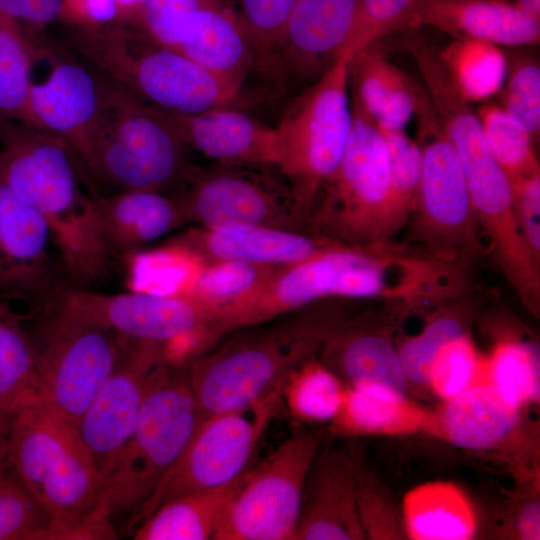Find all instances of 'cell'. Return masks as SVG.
<instances>
[{
    "instance_id": "cb8c5ba5",
    "label": "cell",
    "mask_w": 540,
    "mask_h": 540,
    "mask_svg": "<svg viewBox=\"0 0 540 540\" xmlns=\"http://www.w3.org/2000/svg\"><path fill=\"white\" fill-rule=\"evenodd\" d=\"M330 423L333 433L349 437L422 433L438 438L436 411L383 387L346 385L341 408Z\"/></svg>"
},
{
    "instance_id": "b9f144b4",
    "label": "cell",
    "mask_w": 540,
    "mask_h": 540,
    "mask_svg": "<svg viewBox=\"0 0 540 540\" xmlns=\"http://www.w3.org/2000/svg\"><path fill=\"white\" fill-rule=\"evenodd\" d=\"M297 0H237L234 9L258 72L276 46Z\"/></svg>"
},
{
    "instance_id": "2e32d148",
    "label": "cell",
    "mask_w": 540,
    "mask_h": 540,
    "mask_svg": "<svg viewBox=\"0 0 540 540\" xmlns=\"http://www.w3.org/2000/svg\"><path fill=\"white\" fill-rule=\"evenodd\" d=\"M47 46L52 69L30 92L34 126L66 141L83 160L104 122L114 84L85 60L52 54Z\"/></svg>"
},
{
    "instance_id": "681fc988",
    "label": "cell",
    "mask_w": 540,
    "mask_h": 540,
    "mask_svg": "<svg viewBox=\"0 0 540 540\" xmlns=\"http://www.w3.org/2000/svg\"><path fill=\"white\" fill-rule=\"evenodd\" d=\"M82 28H100L121 21L115 0H62V17Z\"/></svg>"
},
{
    "instance_id": "3957f363",
    "label": "cell",
    "mask_w": 540,
    "mask_h": 540,
    "mask_svg": "<svg viewBox=\"0 0 540 540\" xmlns=\"http://www.w3.org/2000/svg\"><path fill=\"white\" fill-rule=\"evenodd\" d=\"M70 47L114 85L161 110L196 114L228 107L240 92L134 23L80 27Z\"/></svg>"
},
{
    "instance_id": "f546056e",
    "label": "cell",
    "mask_w": 540,
    "mask_h": 540,
    "mask_svg": "<svg viewBox=\"0 0 540 540\" xmlns=\"http://www.w3.org/2000/svg\"><path fill=\"white\" fill-rule=\"evenodd\" d=\"M245 472L223 486L184 494L164 502L139 524L133 538L135 540L213 539L221 515L241 484Z\"/></svg>"
},
{
    "instance_id": "f5cc1de1",
    "label": "cell",
    "mask_w": 540,
    "mask_h": 540,
    "mask_svg": "<svg viewBox=\"0 0 540 540\" xmlns=\"http://www.w3.org/2000/svg\"><path fill=\"white\" fill-rule=\"evenodd\" d=\"M120 11L121 21L134 23L145 0H115Z\"/></svg>"
},
{
    "instance_id": "ac0fdd59",
    "label": "cell",
    "mask_w": 540,
    "mask_h": 540,
    "mask_svg": "<svg viewBox=\"0 0 540 540\" xmlns=\"http://www.w3.org/2000/svg\"><path fill=\"white\" fill-rule=\"evenodd\" d=\"M51 246L43 216L0 179V292L35 303L63 297Z\"/></svg>"
},
{
    "instance_id": "6da1fadb",
    "label": "cell",
    "mask_w": 540,
    "mask_h": 540,
    "mask_svg": "<svg viewBox=\"0 0 540 540\" xmlns=\"http://www.w3.org/2000/svg\"><path fill=\"white\" fill-rule=\"evenodd\" d=\"M8 464L15 481L46 512L54 539L114 538L101 477L74 426L39 404L15 414Z\"/></svg>"
},
{
    "instance_id": "ee69618b",
    "label": "cell",
    "mask_w": 540,
    "mask_h": 540,
    "mask_svg": "<svg viewBox=\"0 0 540 540\" xmlns=\"http://www.w3.org/2000/svg\"><path fill=\"white\" fill-rule=\"evenodd\" d=\"M54 539L44 509L17 482H0V540Z\"/></svg>"
},
{
    "instance_id": "9f6ffc18",
    "label": "cell",
    "mask_w": 540,
    "mask_h": 540,
    "mask_svg": "<svg viewBox=\"0 0 540 540\" xmlns=\"http://www.w3.org/2000/svg\"><path fill=\"white\" fill-rule=\"evenodd\" d=\"M508 1V0H507Z\"/></svg>"
},
{
    "instance_id": "d4e9b609",
    "label": "cell",
    "mask_w": 540,
    "mask_h": 540,
    "mask_svg": "<svg viewBox=\"0 0 540 540\" xmlns=\"http://www.w3.org/2000/svg\"><path fill=\"white\" fill-rule=\"evenodd\" d=\"M351 106L382 130H404L414 115L424 87L392 64L376 42L351 57Z\"/></svg>"
},
{
    "instance_id": "c3c4849f",
    "label": "cell",
    "mask_w": 540,
    "mask_h": 540,
    "mask_svg": "<svg viewBox=\"0 0 540 540\" xmlns=\"http://www.w3.org/2000/svg\"><path fill=\"white\" fill-rule=\"evenodd\" d=\"M62 0H0V18L37 30L61 19Z\"/></svg>"
},
{
    "instance_id": "ba28073f",
    "label": "cell",
    "mask_w": 540,
    "mask_h": 540,
    "mask_svg": "<svg viewBox=\"0 0 540 540\" xmlns=\"http://www.w3.org/2000/svg\"><path fill=\"white\" fill-rule=\"evenodd\" d=\"M375 270L362 251L332 244L297 263L280 266L256 291L217 311L204 331L207 345L330 299H366Z\"/></svg>"
},
{
    "instance_id": "52a82bcc",
    "label": "cell",
    "mask_w": 540,
    "mask_h": 540,
    "mask_svg": "<svg viewBox=\"0 0 540 540\" xmlns=\"http://www.w3.org/2000/svg\"><path fill=\"white\" fill-rule=\"evenodd\" d=\"M350 60L351 55L342 52L317 81L292 99L275 127L277 168L307 220L338 167L351 132Z\"/></svg>"
},
{
    "instance_id": "f907efd6",
    "label": "cell",
    "mask_w": 540,
    "mask_h": 540,
    "mask_svg": "<svg viewBox=\"0 0 540 540\" xmlns=\"http://www.w3.org/2000/svg\"><path fill=\"white\" fill-rule=\"evenodd\" d=\"M515 535L523 540L540 538V504L539 500L530 498L520 504L512 520Z\"/></svg>"
},
{
    "instance_id": "60d3db41",
    "label": "cell",
    "mask_w": 540,
    "mask_h": 540,
    "mask_svg": "<svg viewBox=\"0 0 540 540\" xmlns=\"http://www.w3.org/2000/svg\"><path fill=\"white\" fill-rule=\"evenodd\" d=\"M355 492L359 519L366 539H404L400 512L384 484L355 457Z\"/></svg>"
},
{
    "instance_id": "603a6c76",
    "label": "cell",
    "mask_w": 540,
    "mask_h": 540,
    "mask_svg": "<svg viewBox=\"0 0 540 540\" xmlns=\"http://www.w3.org/2000/svg\"><path fill=\"white\" fill-rule=\"evenodd\" d=\"M93 196L109 255L143 247L187 222L177 196L147 190L105 195L97 188Z\"/></svg>"
},
{
    "instance_id": "4dcf8cb0",
    "label": "cell",
    "mask_w": 540,
    "mask_h": 540,
    "mask_svg": "<svg viewBox=\"0 0 540 540\" xmlns=\"http://www.w3.org/2000/svg\"><path fill=\"white\" fill-rule=\"evenodd\" d=\"M279 267L241 261L200 264L175 294L199 306L208 324L213 314L256 291Z\"/></svg>"
},
{
    "instance_id": "ab89813d",
    "label": "cell",
    "mask_w": 540,
    "mask_h": 540,
    "mask_svg": "<svg viewBox=\"0 0 540 540\" xmlns=\"http://www.w3.org/2000/svg\"><path fill=\"white\" fill-rule=\"evenodd\" d=\"M481 355L469 333L463 332L445 342L435 355L427 388L442 402L449 401L481 377Z\"/></svg>"
},
{
    "instance_id": "f35d334b",
    "label": "cell",
    "mask_w": 540,
    "mask_h": 540,
    "mask_svg": "<svg viewBox=\"0 0 540 540\" xmlns=\"http://www.w3.org/2000/svg\"><path fill=\"white\" fill-rule=\"evenodd\" d=\"M389 154L392 222L397 233L411 216L419 191L422 152L404 130H382Z\"/></svg>"
},
{
    "instance_id": "bcb514c9",
    "label": "cell",
    "mask_w": 540,
    "mask_h": 540,
    "mask_svg": "<svg viewBox=\"0 0 540 540\" xmlns=\"http://www.w3.org/2000/svg\"><path fill=\"white\" fill-rule=\"evenodd\" d=\"M211 0H145L134 22L151 39L176 49L198 11Z\"/></svg>"
},
{
    "instance_id": "5bb4252c",
    "label": "cell",
    "mask_w": 540,
    "mask_h": 540,
    "mask_svg": "<svg viewBox=\"0 0 540 540\" xmlns=\"http://www.w3.org/2000/svg\"><path fill=\"white\" fill-rule=\"evenodd\" d=\"M119 338L112 372L74 427L102 486L111 462L136 426L156 370L166 361L162 344Z\"/></svg>"
},
{
    "instance_id": "f1b7e54d",
    "label": "cell",
    "mask_w": 540,
    "mask_h": 540,
    "mask_svg": "<svg viewBox=\"0 0 540 540\" xmlns=\"http://www.w3.org/2000/svg\"><path fill=\"white\" fill-rule=\"evenodd\" d=\"M400 516L405 537L412 540H468L479 528L472 500L450 481H429L408 490Z\"/></svg>"
},
{
    "instance_id": "ffe728a7",
    "label": "cell",
    "mask_w": 540,
    "mask_h": 540,
    "mask_svg": "<svg viewBox=\"0 0 540 540\" xmlns=\"http://www.w3.org/2000/svg\"><path fill=\"white\" fill-rule=\"evenodd\" d=\"M158 110L189 148L218 163L278 165L275 127L246 113L230 106L196 114Z\"/></svg>"
},
{
    "instance_id": "d6a6232c",
    "label": "cell",
    "mask_w": 540,
    "mask_h": 540,
    "mask_svg": "<svg viewBox=\"0 0 540 540\" xmlns=\"http://www.w3.org/2000/svg\"><path fill=\"white\" fill-rule=\"evenodd\" d=\"M38 54L37 42L24 27L0 18V120L35 127L30 92Z\"/></svg>"
},
{
    "instance_id": "11a10c76",
    "label": "cell",
    "mask_w": 540,
    "mask_h": 540,
    "mask_svg": "<svg viewBox=\"0 0 540 540\" xmlns=\"http://www.w3.org/2000/svg\"><path fill=\"white\" fill-rule=\"evenodd\" d=\"M10 314L6 308L0 303V315Z\"/></svg>"
},
{
    "instance_id": "74e56055",
    "label": "cell",
    "mask_w": 540,
    "mask_h": 540,
    "mask_svg": "<svg viewBox=\"0 0 540 540\" xmlns=\"http://www.w3.org/2000/svg\"><path fill=\"white\" fill-rule=\"evenodd\" d=\"M517 48L506 53L507 74L498 104L535 140L540 131V64L534 53Z\"/></svg>"
},
{
    "instance_id": "8992f818",
    "label": "cell",
    "mask_w": 540,
    "mask_h": 540,
    "mask_svg": "<svg viewBox=\"0 0 540 540\" xmlns=\"http://www.w3.org/2000/svg\"><path fill=\"white\" fill-rule=\"evenodd\" d=\"M188 148L157 108L114 85L104 122L82 161L95 184L164 193L179 191L191 175Z\"/></svg>"
},
{
    "instance_id": "9c48e42d",
    "label": "cell",
    "mask_w": 540,
    "mask_h": 540,
    "mask_svg": "<svg viewBox=\"0 0 540 540\" xmlns=\"http://www.w3.org/2000/svg\"><path fill=\"white\" fill-rule=\"evenodd\" d=\"M414 115L422 172L413 215L414 232L450 263L477 247L479 221L459 158L424 87Z\"/></svg>"
},
{
    "instance_id": "30bf717a",
    "label": "cell",
    "mask_w": 540,
    "mask_h": 540,
    "mask_svg": "<svg viewBox=\"0 0 540 540\" xmlns=\"http://www.w3.org/2000/svg\"><path fill=\"white\" fill-rule=\"evenodd\" d=\"M321 441L317 433L293 434L259 466L246 470L213 539H294L307 478Z\"/></svg>"
},
{
    "instance_id": "83f0119b",
    "label": "cell",
    "mask_w": 540,
    "mask_h": 540,
    "mask_svg": "<svg viewBox=\"0 0 540 540\" xmlns=\"http://www.w3.org/2000/svg\"><path fill=\"white\" fill-rule=\"evenodd\" d=\"M322 361L345 385L383 387L408 394L409 383L398 350L378 332L345 323L320 350Z\"/></svg>"
},
{
    "instance_id": "9a60e30c",
    "label": "cell",
    "mask_w": 540,
    "mask_h": 540,
    "mask_svg": "<svg viewBox=\"0 0 540 540\" xmlns=\"http://www.w3.org/2000/svg\"><path fill=\"white\" fill-rule=\"evenodd\" d=\"M359 0H297L283 32L257 72L276 94L294 98L317 81L341 55Z\"/></svg>"
},
{
    "instance_id": "277c9868",
    "label": "cell",
    "mask_w": 540,
    "mask_h": 540,
    "mask_svg": "<svg viewBox=\"0 0 540 540\" xmlns=\"http://www.w3.org/2000/svg\"><path fill=\"white\" fill-rule=\"evenodd\" d=\"M198 421L187 369L176 370L164 361L136 426L103 478L102 504L110 521L138 512L183 453Z\"/></svg>"
},
{
    "instance_id": "44dd1931",
    "label": "cell",
    "mask_w": 540,
    "mask_h": 540,
    "mask_svg": "<svg viewBox=\"0 0 540 540\" xmlns=\"http://www.w3.org/2000/svg\"><path fill=\"white\" fill-rule=\"evenodd\" d=\"M436 28L454 39H476L498 46L539 44L540 19L507 0H418L406 29Z\"/></svg>"
},
{
    "instance_id": "7402d4cb",
    "label": "cell",
    "mask_w": 540,
    "mask_h": 540,
    "mask_svg": "<svg viewBox=\"0 0 540 540\" xmlns=\"http://www.w3.org/2000/svg\"><path fill=\"white\" fill-rule=\"evenodd\" d=\"M354 460L336 451L316 456L295 540L366 539L356 503Z\"/></svg>"
},
{
    "instance_id": "7c38bea8",
    "label": "cell",
    "mask_w": 540,
    "mask_h": 540,
    "mask_svg": "<svg viewBox=\"0 0 540 540\" xmlns=\"http://www.w3.org/2000/svg\"><path fill=\"white\" fill-rule=\"evenodd\" d=\"M280 383L250 407L199 419L183 453L138 510L140 524L166 501L214 489L238 478L282 403Z\"/></svg>"
},
{
    "instance_id": "1f68e13d",
    "label": "cell",
    "mask_w": 540,
    "mask_h": 540,
    "mask_svg": "<svg viewBox=\"0 0 540 540\" xmlns=\"http://www.w3.org/2000/svg\"><path fill=\"white\" fill-rule=\"evenodd\" d=\"M438 56L462 97L485 102L500 93L507 74L506 53L496 44L476 39H454Z\"/></svg>"
},
{
    "instance_id": "4fadbf2b",
    "label": "cell",
    "mask_w": 540,
    "mask_h": 540,
    "mask_svg": "<svg viewBox=\"0 0 540 540\" xmlns=\"http://www.w3.org/2000/svg\"><path fill=\"white\" fill-rule=\"evenodd\" d=\"M37 354L38 404L75 427L112 372L119 335L61 307Z\"/></svg>"
},
{
    "instance_id": "f6af8a7d",
    "label": "cell",
    "mask_w": 540,
    "mask_h": 540,
    "mask_svg": "<svg viewBox=\"0 0 540 540\" xmlns=\"http://www.w3.org/2000/svg\"><path fill=\"white\" fill-rule=\"evenodd\" d=\"M417 1L359 0L356 19L342 52L352 57L385 36L406 29Z\"/></svg>"
},
{
    "instance_id": "7bdbcfd3",
    "label": "cell",
    "mask_w": 540,
    "mask_h": 540,
    "mask_svg": "<svg viewBox=\"0 0 540 540\" xmlns=\"http://www.w3.org/2000/svg\"><path fill=\"white\" fill-rule=\"evenodd\" d=\"M466 331L458 317L443 314L432 318L418 334L406 338L397 350L409 385L427 388L429 370L440 347Z\"/></svg>"
},
{
    "instance_id": "e575fe53",
    "label": "cell",
    "mask_w": 540,
    "mask_h": 540,
    "mask_svg": "<svg viewBox=\"0 0 540 540\" xmlns=\"http://www.w3.org/2000/svg\"><path fill=\"white\" fill-rule=\"evenodd\" d=\"M38 402L37 353L11 314L0 315V410L15 415Z\"/></svg>"
},
{
    "instance_id": "7dc6e473",
    "label": "cell",
    "mask_w": 540,
    "mask_h": 540,
    "mask_svg": "<svg viewBox=\"0 0 540 540\" xmlns=\"http://www.w3.org/2000/svg\"><path fill=\"white\" fill-rule=\"evenodd\" d=\"M514 211L522 237L540 263V171L510 183Z\"/></svg>"
},
{
    "instance_id": "db71d44e",
    "label": "cell",
    "mask_w": 540,
    "mask_h": 540,
    "mask_svg": "<svg viewBox=\"0 0 540 540\" xmlns=\"http://www.w3.org/2000/svg\"><path fill=\"white\" fill-rule=\"evenodd\" d=\"M513 4L523 13L540 19V0H514Z\"/></svg>"
},
{
    "instance_id": "8d00e7d4",
    "label": "cell",
    "mask_w": 540,
    "mask_h": 540,
    "mask_svg": "<svg viewBox=\"0 0 540 540\" xmlns=\"http://www.w3.org/2000/svg\"><path fill=\"white\" fill-rule=\"evenodd\" d=\"M476 111L489 149L509 183L540 171L533 137L514 123L498 103L482 102Z\"/></svg>"
},
{
    "instance_id": "d590c367",
    "label": "cell",
    "mask_w": 540,
    "mask_h": 540,
    "mask_svg": "<svg viewBox=\"0 0 540 540\" xmlns=\"http://www.w3.org/2000/svg\"><path fill=\"white\" fill-rule=\"evenodd\" d=\"M346 385L323 362L304 361L286 377L282 400L291 414L306 422H331L344 400Z\"/></svg>"
},
{
    "instance_id": "816d5d0a",
    "label": "cell",
    "mask_w": 540,
    "mask_h": 540,
    "mask_svg": "<svg viewBox=\"0 0 540 540\" xmlns=\"http://www.w3.org/2000/svg\"><path fill=\"white\" fill-rule=\"evenodd\" d=\"M13 419V414L0 410V482L15 481L8 464V442Z\"/></svg>"
},
{
    "instance_id": "7a4b0ae2",
    "label": "cell",
    "mask_w": 540,
    "mask_h": 540,
    "mask_svg": "<svg viewBox=\"0 0 540 540\" xmlns=\"http://www.w3.org/2000/svg\"><path fill=\"white\" fill-rule=\"evenodd\" d=\"M291 314L189 361L187 372L199 419L250 407L312 358L344 324L336 307L318 302Z\"/></svg>"
},
{
    "instance_id": "8fae6325",
    "label": "cell",
    "mask_w": 540,
    "mask_h": 540,
    "mask_svg": "<svg viewBox=\"0 0 540 540\" xmlns=\"http://www.w3.org/2000/svg\"><path fill=\"white\" fill-rule=\"evenodd\" d=\"M176 196L186 221L203 228L264 226L310 233L307 218L275 166L217 162L194 167Z\"/></svg>"
},
{
    "instance_id": "4316f807",
    "label": "cell",
    "mask_w": 540,
    "mask_h": 540,
    "mask_svg": "<svg viewBox=\"0 0 540 540\" xmlns=\"http://www.w3.org/2000/svg\"><path fill=\"white\" fill-rule=\"evenodd\" d=\"M177 50L239 91L253 69L246 34L223 0H211L198 11Z\"/></svg>"
},
{
    "instance_id": "5b68a950",
    "label": "cell",
    "mask_w": 540,
    "mask_h": 540,
    "mask_svg": "<svg viewBox=\"0 0 540 540\" xmlns=\"http://www.w3.org/2000/svg\"><path fill=\"white\" fill-rule=\"evenodd\" d=\"M352 128L338 167L309 215V232L348 247L386 242L392 222L389 154L375 122L351 106Z\"/></svg>"
},
{
    "instance_id": "836d02e7",
    "label": "cell",
    "mask_w": 540,
    "mask_h": 540,
    "mask_svg": "<svg viewBox=\"0 0 540 540\" xmlns=\"http://www.w3.org/2000/svg\"><path fill=\"white\" fill-rule=\"evenodd\" d=\"M481 378L517 408L523 410L539 402L538 345L516 338L500 340L488 355L483 356Z\"/></svg>"
},
{
    "instance_id": "e0dca14e",
    "label": "cell",
    "mask_w": 540,
    "mask_h": 540,
    "mask_svg": "<svg viewBox=\"0 0 540 540\" xmlns=\"http://www.w3.org/2000/svg\"><path fill=\"white\" fill-rule=\"evenodd\" d=\"M63 308L117 335L157 344L189 338L198 347L207 316L195 303L177 294L131 292L104 295L66 291Z\"/></svg>"
},
{
    "instance_id": "d6986e66",
    "label": "cell",
    "mask_w": 540,
    "mask_h": 540,
    "mask_svg": "<svg viewBox=\"0 0 540 540\" xmlns=\"http://www.w3.org/2000/svg\"><path fill=\"white\" fill-rule=\"evenodd\" d=\"M336 244L310 233L264 226L197 227L171 240L173 247L199 264L241 261L284 266Z\"/></svg>"
},
{
    "instance_id": "484cf974",
    "label": "cell",
    "mask_w": 540,
    "mask_h": 540,
    "mask_svg": "<svg viewBox=\"0 0 540 540\" xmlns=\"http://www.w3.org/2000/svg\"><path fill=\"white\" fill-rule=\"evenodd\" d=\"M438 438L469 451L495 449L520 424L522 409L505 401L481 377L436 410Z\"/></svg>"
}]
</instances>
